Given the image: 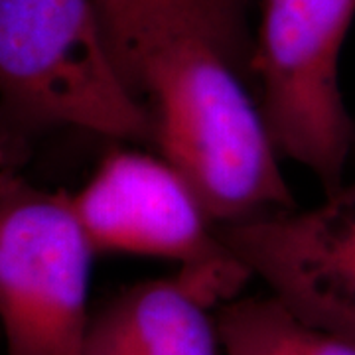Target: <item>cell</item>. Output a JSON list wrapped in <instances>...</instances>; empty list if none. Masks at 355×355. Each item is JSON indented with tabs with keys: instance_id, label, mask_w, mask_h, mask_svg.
<instances>
[{
	"instance_id": "7",
	"label": "cell",
	"mask_w": 355,
	"mask_h": 355,
	"mask_svg": "<svg viewBox=\"0 0 355 355\" xmlns=\"http://www.w3.org/2000/svg\"><path fill=\"white\" fill-rule=\"evenodd\" d=\"M209 308L178 275L139 282L91 314L83 355H223Z\"/></svg>"
},
{
	"instance_id": "4",
	"label": "cell",
	"mask_w": 355,
	"mask_h": 355,
	"mask_svg": "<svg viewBox=\"0 0 355 355\" xmlns=\"http://www.w3.org/2000/svg\"><path fill=\"white\" fill-rule=\"evenodd\" d=\"M71 203L95 253L176 261L178 277L211 306L233 300L251 277L219 239L190 180L164 156L114 150Z\"/></svg>"
},
{
	"instance_id": "5",
	"label": "cell",
	"mask_w": 355,
	"mask_h": 355,
	"mask_svg": "<svg viewBox=\"0 0 355 355\" xmlns=\"http://www.w3.org/2000/svg\"><path fill=\"white\" fill-rule=\"evenodd\" d=\"M95 254L71 196L0 172V322L6 355H83Z\"/></svg>"
},
{
	"instance_id": "3",
	"label": "cell",
	"mask_w": 355,
	"mask_h": 355,
	"mask_svg": "<svg viewBox=\"0 0 355 355\" xmlns=\"http://www.w3.org/2000/svg\"><path fill=\"white\" fill-rule=\"evenodd\" d=\"M355 0H263L251 69L279 154L312 170L326 193L340 188L355 123L340 89V53Z\"/></svg>"
},
{
	"instance_id": "1",
	"label": "cell",
	"mask_w": 355,
	"mask_h": 355,
	"mask_svg": "<svg viewBox=\"0 0 355 355\" xmlns=\"http://www.w3.org/2000/svg\"><path fill=\"white\" fill-rule=\"evenodd\" d=\"M247 0H99L109 48L154 144L216 223L294 207L259 95Z\"/></svg>"
},
{
	"instance_id": "2",
	"label": "cell",
	"mask_w": 355,
	"mask_h": 355,
	"mask_svg": "<svg viewBox=\"0 0 355 355\" xmlns=\"http://www.w3.org/2000/svg\"><path fill=\"white\" fill-rule=\"evenodd\" d=\"M53 128L153 142V121L114 64L99 0H0V166Z\"/></svg>"
},
{
	"instance_id": "6",
	"label": "cell",
	"mask_w": 355,
	"mask_h": 355,
	"mask_svg": "<svg viewBox=\"0 0 355 355\" xmlns=\"http://www.w3.org/2000/svg\"><path fill=\"white\" fill-rule=\"evenodd\" d=\"M216 225L229 251L296 316L355 342V178L316 207Z\"/></svg>"
},
{
	"instance_id": "8",
	"label": "cell",
	"mask_w": 355,
	"mask_h": 355,
	"mask_svg": "<svg viewBox=\"0 0 355 355\" xmlns=\"http://www.w3.org/2000/svg\"><path fill=\"white\" fill-rule=\"evenodd\" d=\"M216 320L223 355H355V342L308 324L277 296L233 298Z\"/></svg>"
}]
</instances>
